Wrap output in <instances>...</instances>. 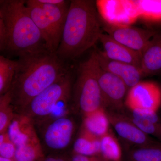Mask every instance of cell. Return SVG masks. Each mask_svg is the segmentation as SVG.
Masks as SVG:
<instances>
[{"instance_id": "obj_1", "label": "cell", "mask_w": 161, "mask_h": 161, "mask_svg": "<svg viewBox=\"0 0 161 161\" xmlns=\"http://www.w3.org/2000/svg\"><path fill=\"white\" fill-rule=\"evenodd\" d=\"M17 61L9 91L13 105L21 109L70 70L56 53L48 51L20 57Z\"/></svg>"}, {"instance_id": "obj_2", "label": "cell", "mask_w": 161, "mask_h": 161, "mask_svg": "<svg viewBox=\"0 0 161 161\" xmlns=\"http://www.w3.org/2000/svg\"><path fill=\"white\" fill-rule=\"evenodd\" d=\"M103 30L96 1H70L56 54L64 62L75 60L95 45Z\"/></svg>"}, {"instance_id": "obj_3", "label": "cell", "mask_w": 161, "mask_h": 161, "mask_svg": "<svg viewBox=\"0 0 161 161\" xmlns=\"http://www.w3.org/2000/svg\"><path fill=\"white\" fill-rule=\"evenodd\" d=\"M0 2V22L3 23L6 33L4 51L19 58L48 51L40 30L31 16L26 1Z\"/></svg>"}, {"instance_id": "obj_4", "label": "cell", "mask_w": 161, "mask_h": 161, "mask_svg": "<svg viewBox=\"0 0 161 161\" xmlns=\"http://www.w3.org/2000/svg\"><path fill=\"white\" fill-rule=\"evenodd\" d=\"M98 64L94 50L87 60L79 64L77 69L73 97L75 104L84 115L104 108L97 79Z\"/></svg>"}, {"instance_id": "obj_5", "label": "cell", "mask_w": 161, "mask_h": 161, "mask_svg": "<svg viewBox=\"0 0 161 161\" xmlns=\"http://www.w3.org/2000/svg\"><path fill=\"white\" fill-rule=\"evenodd\" d=\"M73 76L69 71L60 80L35 97L23 110L25 114L32 116L43 117L52 114L59 103L64 98L71 96Z\"/></svg>"}, {"instance_id": "obj_6", "label": "cell", "mask_w": 161, "mask_h": 161, "mask_svg": "<svg viewBox=\"0 0 161 161\" xmlns=\"http://www.w3.org/2000/svg\"><path fill=\"white\" fill-rule=\"evenodd\" d=\"M96 7L101 20L114 26H131L139 18L135 1L98 0Z\"/></svg>"}, {"instance_id": "obj_7", "label": "cell", "mask_w": 161, "mask_h": 161, "mask_svg": "<svg viewBox=\"0 0 161 161\" xmlns=\"http://www.w3.org/2000/svg\"><path fill=\"white\" fill-rule=\"evenodd\" d=\"M125 104L130 111L157 112L161 106V88L153 81H140L130 88Z\"/></svg>"}, {"instance_id": "obj_8", "label": "cell", "mask_w": 161, "mask_h": 161, "mask_svg": "<svg viewBox=\"0 0 161 161\" xmlns=\"http://www.w3.org/2000/svg\"><path fill=\"white\" fill-rule=\"evenodd\" d=\"M103 29L115 41L142 54L150 39L158 31L132 26H114L100 19Z\"/></svg>"}, {"instance_id": "obj_9", "label": "cell", "mask_w": 161, "mask_h": 161, "mask_svg": "<svg viewBox=\"0 0 161 161\" xmlns=\"http://www.w3.org/2000/svg\"><path fill=\"white\" fill-rule=\"evenodd\" d=\"M97 76L104 108L117 112L122 109L125 105L124 98L128 89L125 82L117 76L104 70L98 63Z\"/></svg>"}, {"instance_id": "obj_10", "label": "cell", "mask_w": 161, "mask_h": 161, "mask_svg": "<svg viewBox=\"0 0 161 161\" xmlns=\"http://www.w3.org/2000/svg\"><path fill=\"white\" fill-rule=\"evenodd\" d=\"M106 113L110 125L119 136L133 147H143L158 142L141 130L128 115L112 111Z\"/></svg>"}, {"instance_id": "obj_11", "label": "cell", "mask_w": 161, "mask_h": 161, "mask_svg": "<svg viewBox=\"0 0 161 161\" xmlns=\"http://www.w3.org/2000/svg\"><path fill=\"white\" fill-rule=\"evenodd\" d=\"M99 66L104 70L112 73L120 78L128 88H131L140 81L144 75L142 69L137 67L114 61L107 58L103 51L95 49Z\"/></svg>"}, {"instance_id": "obj_12", "label": "cell", "mask_w": 161, "mask_h": 161, "mask_svg": "<svg viewBox=\"0 0 161 161\" xmlns=\"http://www.w3.org/2000/svg\"><path fill=\"white\" fill-rule=\"evenodd\" d=\"M75 125L71 119L65 117L56 119L47 127L44 141L50 149L60 150L66 148L71 141Z\"/></svg>"}, {"instance_id": "obj_13", "label": "cell", "mask_w": 161, "mask_h": 161, "mask_svg": "<svg viewBox=\"0 0 161 161\" xmlns=\"http://www.w3.org/2000/svg\"><path fill=\"white\" fill-rule=\"evenodd\" d=\"M26 4L31 16L45 41L47 48L51 53H56L60 45V40L49 19L34 0L26 1Z\"/></svg>"}, {"instance_id": "obj_14", "label": "cell", "mask_w": 161, "mask_h": 161, "mask_svg": "<svg viewBox=\"0 0 161 161\" xmlns=\"http://www.w3.org/2000/svg\"><path fill=\"white\" fill-rule=\"evenodd\" d=\"M99 41L102 44L105 56L114 61L129 64L141 69L142 54L119 43L108 35L102 34Z\"/></svg>"}, {"instance_id": "obj_15", "label": "cell", "mask_w": 161, "mask_h": 161, "mask_svg": "<svg viewBox=\"0 0 161 161\" xmlns=\"http://www.w3.org/2000/svg\"><path fill=\"white\" fill-rule=\"evenodd\" d=\"M7 132L16 147L39 139L32 118L24 114L15 115Z\"/></svg>"}, {"instance_id": "obj_16", "label": "cell", "mask_w": 161, "mask_h": 161, "mask_svg": "<svg viewBox=\"0 0 161 161\" xmlns=\"http://www.w3.org/2000/svg\"><path fill=\"white\" fill-rule=\"evenodd\" d=\"M141 69L144 76L161 73V31H158L142 53Z\"/></svg>"}, {"instance_id": "obj_17", "label": "cell", "mask_w": 161, "mask_h": 161, "mask_svg": "<svg viewBox=\"0 0 161 161\" xmlns=\"http://www.w3.org/2000/svg\"><path fill=\"white\" fill-rule=\"evenodd\" d=\"M128 115L133 123L147 135L158 139L161 142V119L157 112L130 111Z\"/></svg>"}, {"instance_id": "obj_18", "label": "cell", "mask_w": 161, "mask_h": 161, "mask_svg": "<svg viewBox=\"0 0 161 161\" xmlns=\"http://www.w3.org/2000/svg\"><path fill=\"white\" fill-rule=\"evenodd\" d=\"M104 108L84 115L82 129L100 138L110 131L109 120Z\"/></svg>"}, {"instance_id": "obj_19", "label": "cell", "mask_w": 161, "mask_h": 161, "mask_svg": "<svg viewBox=\"0 0 161 161\" xmlns=\"http://www.w3.org/2000/svg\"><path fill=\"white\" fill-rule=\"evenodd\" d=\"M34 1L44 12L58 37L61 40V35L69 9L70 1L67 4L64 5L42 4L38 3L36 0H34Z\"/></svg>"}, {"instance_id": "obj_20", "label": "cell", "mask_w": 161, "mask_h": 161, "mask_svg": "<svg viewBox=\"0 0 161 161\" xmlns=\"http://www.w3.org/2000/svg\"><path fill=\"white\" fill-rule=\"evenodd\" d=\"M74 150L75 153L88 156L100 155V138L82 129L74 143Z\"/></svg>"}, {"instance_id": "obj_21", "label": "cell", "mask_w": 161, "mask_h": 161, "mask_svg": "<svg viewBox=\"0 0 161 161\" xmlns=\"http://www.w3.org/2000/svg\"><path fill=\"white\" fill-rule=\"evenodd\" d=\"M127 161H161V142L133 147L127 152Z\"/></svg>"}, {"instance_id": "obj_22", "label": "cell", "mask_w": 161, "mask_h": 161, "mask_svg": "<svg viewBox=\"0 0 161 161\" xmlns=\"http://www.w3.org/2000/svg\"><path fill=\"white\" fill-rule=\"evenodd\" d=\"M139 18L147 23H161V0L135 1Z\"/></svg>"}, {"instance_id": "obj_23", "label": "cell", "mask_w": 161, "mask_h": 161, "mask_svg": "<svg viewBox=\"0 0 161 161\" xmlns=\"http://www.w3.org/2000/svg\"><path fill=\"white\" fill-rule=\"evenodd\" d=\"M100 155L109 161H121L122 151L118 140L111 130L100 138Z\"/></svg>"}, {"instance_id": "obj_24", "label": "cell", "mask_w": 161, "mask_h": 161, "mask_svg": "<svg viewBox=\"0 0 161 161\" xmlns=\"http://www.w3.org/2000/svg\"><path fill=\"white\" fill-rule=\"evenodd\" d=\"M17 67V60L0 56V95H4L10 90Z\"/></svg>"}, {"instance_id": "obj_25", "label": "cell", "mask_w": 161, "mask_h": 161, "mask_svg": "<svg viewBox=\"0 0 161 161\" xmlns=\"http://www.w3.org/2000/svg\"><path fill=\"white\" fill-rule=\"evenodd\" d=\"M44 155L39 139L17 147L15 161H43Z\"/></svg>"}, {"instance_id": "obj_26", "label": "cell", "mask_w": 161, "mask_h": 161, "mask_svg": "<svg viewBox=\"0 0 161 161\" xmlns=\"http://www.w3.org/2000/svg\"><path fill=\"white\" fill-rule=\"evenodd\" d=\"M14 106L10 91L0 97V134L7 132L9 125L14 118Z\"/></svg>"}, {"instance_id": "obj_27", "label": "cell", "mask_w": 161, "mask_h": 161, "mask_svg": "<svg viewBox=\"0 0 161 161\" xmlns=\"http://www.w3.org/2000/svg\"><path fill=\"white\" fill-rule=\"evenodd\" d=\"M16 147L12 142L7 132L0 135V157L14 159Z\"/></svg>"}, {"instance_id": "obj_28", "label": "cell", "mask_w": 161, "mask_h": 161, "mask_svg": "<svg viewBox=\"0 0 161 161\" xmlns=\"http://www.w3.org/2000/svg\"><path fill=\"white\" fill-rule=\"evenodd\" d=\"M100 157V155L88 156L75 153L71 161H98Z\"/></svg>"}, {"instance_id": "obj_29", "label": "cell", "mask_w": 161, "mask_h": 161, "mask_svg": "<svg viewBox=\"0 0 161 161\" xmlns=\"http://www.w3.org/2000/svg\"><path fill=\"white\" fill-rule=\"evenodd\" d=\"M38 3L49 5H64L69 3V1L65 0H36Z\"/></svg>"}, {"instance_id": "obj_30", "label": "cell", "mask_w": 161, "mask_h": 161, "mask_svg": "<svg viewBox=\"0 0 161 161\" xmlns=\"http://www.w3.org/2000/svg\"><path fill=\"white\" fill-rule=\"evenodd\" d=\"M43 161H69L63 158L58 156H49L43 159Z\"/></svg>"}, {"instance_id": "obj_31", "label": "cell", "mask_w": 161, "mask_h": 161, "mask_svg": "<svg viewBox=\"0 0 161 161\" xmlns=\"http://www.w3.org/2000/svg\"><path fill=\"white\" fill-rule=\"evenodd\" d=\"M0 161H15L14 159L5 158L0 157Z\"/></svg>"}, {"instance_id": "obj_32", "label": "cell", "mask_w": 161, "mask_h": 161, "mask_svg": "<svg viewBox=\"0 0 161 161\" xmlns=\"http://www.w3.org/2000/svg\"><path fill=\"white\" fill-rule=\"evenodd\" d=\"M98 161H108V160L106 159L105 158H104L101 155H100V158H99V159Z\"/></svg>"}]
</instances>
